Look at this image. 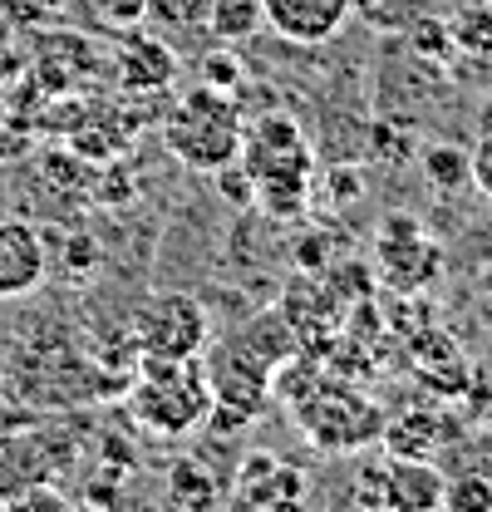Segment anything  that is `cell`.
Segmentation results:
<instances>
[{"mask_svg": "<svg viewBox=\"0 0 492 512\" xmlns=\"http://www.w3.org/2000/svg\"><path fill=\"white\" fill-rule=\"evenodd\" d=\"M207 25L232 50V45H242V40L266 30V5L261 0H207Z\"/></svg>", "mask_w": 492, "mask_h": 512, "instance_id": "cell-15", "label": "cell"}, {"mask_svg": "<svg viewBox=\"0 0 492 512\" xmlns=\"http://www.w3.org/2000/svg\"><path fill=\"white\" fill-rule=\"evenodd\" d=\"M379 434H384V444H389V458H429L433 444L443 439L433 414H404V419L384 424Z\"/></svg>", "mask_w": 492, "mask_h": 512, "instance_id": "cell-16", "label": "cell"}, {"mask_svg": "<svg viewBox=\"0 0 492 512\" xmlns=\"http://www.w3.org/2000/svg\"><path fill=\"white\" fill-rule=\"evenodd\" d=\"M443 473L433 458H389L384 468V508L399 512H443Z\"/></svg>", "mask_w": 492, "mask_h": 512, "instance_id": "cell-12", "label": "cell"}, {"mask_svg": "<svg viewBox=\"0 0 492 512\" xmlns=\"http://www.w3.org/2000/svg\"><path fill=\"white\" fill-rule=\"evenodd\" d=\"M301 424H306V434L320 448H360V444H369V439L384 429L379 409L365 404L355 389L315 394L306 409H301Z\"/></svg>", "mask_w": 492, "mask_h": 512, "instance_id": "cell-7", "label": "cell"}, {"mask_svg": "<svg viewBox=\"0 0 492 512\" xmlns=\"http://www.w3.org/2000/svg\"><path fill=\"white\" fill-rule=\"evenodd\" d=\"M453 45L468 55H492V5H468L453 25H448Z\"/></svg>", "mask_w": 492, "mask_h": 512, "instance_id": "cell-17", "label": "cell"}, {"mask_svg": "<svg viewBox=\"0 0 492 512\" xmlns=\"http://www.w3.org/2000/svg\"><path fill=\"white\" fill-rule=\"evenodd\" d=\"M202 74H207V84H212V89H222V94H232V89L242 84V64L227 60V50L207 55V60H202Z\"/></svg>", "mask_w": 492, "mask_h": 512, "instance_id": "cell-20", "label": "cell"}, {"mask_svg": "<svg viewBox=\"0 0 492 512\" xmlns=\"http://www.w3.org/2000/svg\"><path fill=\"white\" fill-rule=\"evenodd\" d=\"M163 138H168V148L183 158L187 168L217 173V168H232L237 153H242V114H237V104L222 89L197 84L173 109Z\"/></svg>", "mask_w": 492, "mask_h": 512, "instance_id": "cell-3", "label": "cell"}, {"mask_svg": "<svg viewBox=\"0 0 492 512\" xmlns=\"http://www.w3.org/2000/svg\"><path fill=\"white\" fill-rule=\"evenodd\" d=\"M173 74H178V55H173L163 40L128 35V40L119 45V79H123V89H138V94H148V89H163V84H173Z\"/></svg>", "mask_w": 492, "mask_h": 512, "instance_id": "cell-13", "label": "cell"}, {"mask_svg": "<svg viewBox=\"0 0 492 512\" xmlns=\"http://www.w3.org/2000/svg\"><path fill=\"white\" fill-rule=\"evenodd\" d=\"M379 256H384L389 286H399V291H419L424 281H433V271H438V247L424 237V227H419L414 217H389V222H384Z\"/></svg>", "mask_w": 492, "mask_h": 512, "instance_id": "cell-10", "label": "cell"}, {"mask_svg": "<svg viewBox=\"0 0 492 512\" xmlns=\"http://www.w3.org/2000/svg\"><path fill=\"white\" fill-rule=\"evenodd\" d=\"M424 173H429V183L438 192H458L468 183V153L463 148H448V143H438L424 153Z\"/></svg>", "mask_w": 492, "mask_h": 512, "instance_id": "cell-19", "label": "cell"}, {"mask_svg": "<svg viewBox=\"0 0 492 512\" xmlns=\"http://www.w3.org/2000/svg\"><path fill=\"white\" fill-rule=\"evenodd\" d=\"M242 168L251 178V192L261 197V207L271 217H296L306 207L310 192V138L301 133L296 119L271 114L261 124L242 133Z\"/></svg>", "mask_w": 492, "mask_h": 512, "instance_id": "cell-2", "label": "cell"}, {"mask_svg": "<svg viewBox=\"0 0 492 512\" xmlns=\"http://www.w3.org/2000/svg\"><path fill=\"white\" fill-rule=\"evenodd\" d=\"M443 512H492V483L483 473H458L443 483Z\"/></svg>", "mask_w": 492, "mask_h": 512, "instance_id": "cell-18", "label": "cell"}, {"mask_svg": "<svg viewBox=\"0 0 492 512\" xmlns=\"http://www.w3.org/2000/svg\"><path fill=\"white\" fill-rule=\"evenodd\" d=\"M468 183L492 197V128L478 138V148L468 153Z\"/></svg>", "mask_w": 492, "mask_h": 512, "instance_id": "cell-21", "label": "cell"}, {"mask_svg": "<svg viewBox=\"0 0 492 512\" xmlns=\"http://www.w3.org/2000/svg\"><path fill=\"white\" fill-rule=\"evenodd\" d=\"M207 384H212L217 424L242 429V424H251V419L266 409L271 370H266V360H261V355H251L246 345H237V350H222V355L207 365Z\"/></svg>", "mask_w": 492, "mask_h": 512, "instance_id": "cell-6", "label": "cell"}, {"mask_svg": "<svg viewBox=\"0 0 492 512\" xmlns=\"http://www.w3.org/2000/svg\"><path fill=\"white\" fill-rule=\"evenodd\" d=\"M128 414L153 439H183L212 419L207 365L192 360H143V375L128 389Z\"/></svg>", "mask_w": 492, "mask_h": 512, "instance_id": "cell-1", "label": "cell"}, {"mask_svg": "<svg viewBox=\"0 0 492 512\" xmlns=\"http://www.w3.org/2000/svg\"><path fill=\"white\" fill-rule=\"evenodd\" d=\"M163 498L183 512H207L222 503V488L197 458H178V463H168V493Z\"/></svg>", "mask_w": 492, "mask_h": 512, "instance_id": "cell-14", "label": "cell"}, {"mask_svg": "<svg viewBox=\"0 0 492 512\" xmlns=\"http://www.w3.org/2000/svg\"><path fill=\"white\" fill-rule=\"evenodd\" d=\"M237 503L266 512L301 508L306 503V478L291 463L271 458V453H246L242 468H237Z\"/></svg>", "mask_w": 492, "mask_h": 512, "instance_id": "cell-11", "label": "cell"}, {"mask_svg": "<svg viewBox=\"0 0 492 512\" xmlns=\"http://www.w3.org/2000/svg\"><path fill=\"white\" fill-rule=\"evenodd\" d=\"M133 345L143 360H192L207 345V311L183 291H158L133 320Z\"/></svg>", "mask_w": 492, "mask_h": 512, "instance_id": "cell-4", "label": "cell"}, {"mask_svg": "<svg viewBox=\"0 0 492 512\" xmlns=\"http://www.w3.org/2000/svg\"><path fill=\"white\" fill-rule=\"evenodd\" d=\"M414 50H424V55H443V50H453V35H448V25L443 20H419L414 25Z\"/></svg>", "mask_w": 492, "mask_h": 512, "instance_id": "cell-22", "label": "cell"}, {"mask_svg": "<svg viewBox=\"0 0 492 512\" xmlns=\"http://www.w3.org/2000/svg\"><path fill=\"white\" fill-rule=\"evenodd\" d=\"M69 458H79L74 439L55 434H35V429H15L0 434V508H10L20 493H30L35 483H55Z\"/></svg>", "mask_w": 492, "mask_h": 512, "instance_id": "cell-5", "label": "cell"}, {"mask_svg": "<svg viewBox=\"0 0 492 512\" xmlns=\"http://www.w3.org/2000/svg\"><path fill=\"white\" fill-rule=\"evenodd\" d=\"M0 380H5V365H0Z\"/></svg>", "mask_w": 492, "mask_h": 512, "instance_id": "cell-24", "label": "cell"}, {"mask_svg": "<svg viewBox=\"0 0 492 512\" xmlns=\"http://www.w3.org/2000/svg\"><path fill=\"white\" fill-rule=\"evenodd\" d=\"M266 25L291 45H325L345 30L355 0H261Z\"/></svg>", "mask_w": 492, "mask_h": 512, "instance_id": "cell-9", "label": "cell"}, {"mask_svg": "<svg viewBox=\"0 0 492 512\" xmlns=\"http://www.w3.org/2000/svg\"><path fill=\"white\" fill-rule=\"evenodd\" d=\"M355 197H360V178H355V173H350V178L335 173V202H355Z\"/></svg>", "mask_w": 492, "mask_h": 512, "instance_id": "cell-23", "label": "cell"}, {"mask_svg": "<svg viewBox=\"0 0 492 512\" xmlns=\"http://www.w3.org/2000/svg\"><path fill=\"white\" fill-rule=\"evenodd\" d=\"M50 271V247L45 232H35L30 222L0 217V301H20L30 296Z\"/></svg>", "mask_w": 492, "mask_h": 512, "instance_id": "cell-8", "label": "cell"}]
</instances>
